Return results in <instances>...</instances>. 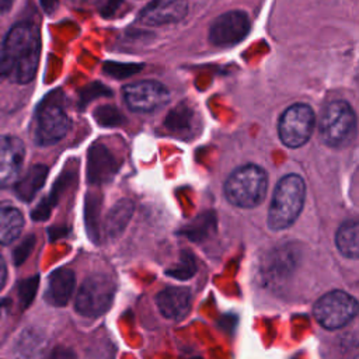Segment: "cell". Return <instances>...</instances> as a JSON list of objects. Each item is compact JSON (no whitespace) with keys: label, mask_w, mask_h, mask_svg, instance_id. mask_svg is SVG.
<instances>
[{"label":"cell","mask_w":359,"mask_h":359,"mask_svg":"<svg viewBox=\"0 0 359 359\" xmlns=\"http://www.w3.org/2000/svg\"><path fill=\"white\" fill-rule=\"evenodd\" d=\"M41 52L39 29L32 22L15 24L7 34L0 50L4 76L13 83L27 84L36 73Z\"/></svg>","instance_id":"cell-1"},{"label":"cell","mask_w":359,"mask_h":359,"mask_svg":"<svg viewBox=\"0 0 359 359\" xmlns=\"http://www.w3.org/2000/svg\"><path fill=\"white\" fill-rule=\"evenodd\" d=\"M304 195L306 185L302 177L287 174L280 178L268 210V226L278 231L293 224L303 209Z\"/></svg>","instance_id":"cell-2"},{"label":"cell","mask_w":359,"mask_h":359,"mask_svg":"<svg viewBox=\"0 0 359 359\" xmlns=\"http://www.w3.org/2000/svg\"><path fill=\"white\" fill-rule=\"evenodd\" d=\"M268 178L265 171L254 164H247L230 174L224 184L227 201L238 208H255L266 195Z\"/></svg>","instance_id":"cell-3"},{"label":"cell","mask_w":359,"mask_h":359,"mask_svg":"<svg viewBox=\"0 0 359 359\" xmlns=\"http://www.w3.org/2000/svg\"><path fill=\"white\" fill-rule=\"evenodd\" d=\"M356 130V116L352 107L342 100L330 102L320 119V137L330 147H344L351 143Z\"/></svg>","instance_id":"cell-4"},{"label":"cell","mask_w":359,"mask_h":359,"mask_svg":"<svg viewBox=\"0 0 359 359\" xmlns=\"http://www.w3.org/2000/svg\"><path fill=\"white\" fill-rule=\"evenodd\" d=\"M115 282L108 275L95 273L88 276L80 286L76 297V310L84 317H98L112 304Z\"/></svg>","instance_id":"cell-5"},{"label":"cell","mask_w":359,"mask_h":359,"mask_svg":"<svg viewBox=\"0 0 359 359\" xmlns=\"http://www.w3.org/2000/svg\"><path fill=\"white\" fill-rule=\"evenodd\" d=\"M70 128V119L60 101L53 95L39 105L34 125V139L36 144L49 146L63 139Z\"/></svg>","instance_id":"cell-6"},{"label":"cell","mask_w":359,"mask_h":359,"mask_svg":"<svg viewBox=\"0 0 359 359\" xmlns=\"http://www.w3.org/2000/svg\"><path fill=\"white\" fill-rule=\"evenodd\" d=\"M358 313V302L342 290H332L321 296L313 309L317 323L327 330L346 325Z\"/></svg>","instance_id":"cell-7"},{"label":"cell","mask_w":359,"mask_h":359,"mask_svg":"<svg viewBox=\"0 0 359 359\" xmlns=\"http://www.w3.org/2000/svg\"><path fill=\"white\" fill-rule=\"evenodd\" d=\"M314 129V112L306 104H293L279 118L278 132L287 147H300L311 136Z\"/></svg>","instance_id":"cell-8"},{"label":"cell","mask_w":359,"mask_h":359,"mask_svg":"<svg viewBox=\"0 0 359 359\" xmlns=\"http://www.w3.org/2000/svg\"><path fill=\"white\" fill-rule=\"evenodd\" d=\"M123 98L132 111L151 112L168 101L170 91L158 81L143 80L125 86Z\"/></svg>","instance_id":"cell-9"},{"label":"cell","mask_w":359,"mask_h":359,"mask_svg":"<svg viewBox=\"0 0 359 359\" xmlns=\"http://www.w3.org/2000/svg\"><path fill=\"white\" fill-rule=\"evenodd\" d=\"M250 32V20L244 11H227L213 20L209 28V42L216 46H230L241 42Z\"/></svg>","instance_id":"cell-10"},{"label":"cell","mask_w":359,"mask_h":359,"mask_svg":"<svg viewBox=\"0 0 359 359\" xmlns=\"http://www.w3.org/2000/svg\"><path fill=\"white\" fill-rule=\"evenodd\" d=\"M25 146L15 136H0V187H10L20 175Z\"/></svg>","instance_id":"cell-11"},{"label":"cell","mask_w":359,"mask_h":359,"mask_svg":"<svg viewBox=\"0 0 359 359\" xmlns=\"http://www.w3.org/2000/svg\"><path fill=\"white\" fill-rule=\"evenodd\" d=\"M188 11V0H151L139 14L147 25H165L181 21Z\"/></svg>","instance_id":"cell-12"},{"label":"cell","mask_w":359,"mask_h":359,"mask_svg":"<svg viewBox=\"0 0 359 359\" xmlns=\"http://www.w3.org/2000/svg\"><path fill=\"white\" fill-rule=\"evenodd\" d=\"M156 303L164 317L171 320H181L189 311L191 293L187 287H165L156 296Z\"/></svg>","instance_id":"cell-13"},{"label":"cell","mask_w":359,"mask_h":359,"mask_svg":"<svg viewBox=\"0 0 359 359\" xmlns=\"http://www.w3.org/2000/svg\"><path fill=\"white\" fill-rule=\"evenodd\" d=\"M74 273L67 268H59L53 271L48 279V289L45 299L49 304L56 307H63L72 297L74 290Z\"/></svg>","instance_id":"cell-14"},{"label":"cell","mask_w":359,"mask_h":359,"mask_svg":"<svg viewBox=\"0 0 359 359\" xmlns=\"http://www.w3.org/2000/svg\"><path fill=\"white\" fill-rule=\"evenodd\" d=\"M24 226L22 213L13 205L0 203V245L14 241Z\"/></svg>","instance_id":"cell-15"},{"label":"cell","mask_w":359,"mask_h":359,"mask_svg":"<svg viewBox=\"0 0 359 359\" xmlns=\"http://www.w3.org/2000/svg\"><path fill=\"white\" fill-rule=\"evenodd\" d=\"M48 175V168L43 164L32 165L28 172L15 184V194L18 198L24 202H29L34 199L36 192L42 188L45 184Z\"/></svg>","instance_id":"cell-16"},{"label":"cell","mask_w":359,"mask_h":359,"mask_svg":"<svg viewBox=\"0 0 359 359\" xmlns=\"http://www.w3.org/2000/svg\"><path fill=\"white\" fill-rule=\"evenodd\" d=\"M335 245L348 258L356 259L359 255V224L356 220H346L335 234Z\"/></svg>","instance_id":"cell-17"},{"label":"cell","mask_w":359,"mask_h":359,"mask_svg":"<svg viewBox=\"0 0 359 359\" xmlns=\"http://www.w3.org/2000/svg\"><path fill=\"white\" fill-rule=\"evenodd\" d=\"M133 212V205L130 203V201L123 199L119 201L112 210L108 215L107 219V231L111 236H116L118 233H121L123 230V227L126 226L130 215Z\"/></svg>","instance_id":"cell-18"},{"label":"cell","mask_w":359,"mask_h":359,"mask_svg":"<svg viewBox=\"0 0 359 359\" xmlns=\"http://www.w3.org/2000/svg\"><path fill=\"white\" fill-rule=\"evenodd\" d=\"M42 339L38 332L25 330L17 342V355L20 359H35L38 352H41Z\"/></svg>","instance_id":"cell-19"},{"label":"cell","mask_w":359,"mask_h":359,"mask_svg":"<svg viewBox=\"0 0 359 359\" xmlns=\"http://www.w3.org/2000/svg\"><path fill=\"white\" fill-rule=\"evenodd\" d=\"M38 283H39V278L36 275L20 282L18 296H20V304L22 309H27L31 304V302L34 300L36 289H38Z\"/></svg>","instance_id":"cell-20"},{"label":"cell","mask_w":359,"mask_h":359,"mask_svg":"<svg viewBox=\"0 0 359 359\" xmlns=\"http://www.w3.org/2000/svg\"><path fill=\"white\" fill-rule=\"evenodd\" d=\"M34 244H35V237L34 236H28L15 247V250L13 252L14 265H21L27 259V257L29 255L31 250L34 248Z\"/></svg>","instance_id":"cell-21"},{"label":"cell","mask_w":359,"mask_h":359,"mask_svg":"<svg viewBox=\"0 0 359 359\" xmlns=\"http://www.w3.org/2000/svg\"><path fill=\"white\" fill-rule=\"evenodd\" d=\"M102 1H104V0H67V3H69L72 7H74V8H81V10L100 6Z\"/></svg>","instance_id":"cell-22"},{"label":"cell","mask_w":359,"mask_h":359,"mask_svg":"<svg viewBox=\"0 0 359 359\" xmlns=\"http://www.w3.org/2000/svg\"><path fill=\"white\" fill-rule=\"evenodd\" d=\"M48 359H74V355L72 351L69 349H63V348H57L55 349Z\"/></svg>","instance_id":"cell-23"},{"label":"cell","mask_w":359,"mask_h":359,"mask_svg":"<svg viewBox=\"0 0 359 359\" xmlns=\"http://www.w3.org/2000/svg\"><path fill=\"white\" fill-rule=\"evenodd\" d=\"M6 278H7V266H6L3 257L0 255V290L3 289V286L6 283Z\"/></svg>","instance_id":"cell-24"},{"label":"cell","mask_w":359,"mask_h":359,"mask_svg":"<svg viewBox=\"0 0 359 359\" xmlns=\"http://www.w3.org/2000/svg\"><path fill=\"white\" fill-rule=\"evenodd\" d=\"M41 4H42V7H43V10H46L48 13H50V11L56 7L57 0H41Z\"/></svg>","instance_id":"cell-25"},{"label":"cell","mask_w":359,"mask_h":359,"mask_svg":"<svg viewBox=\"0 0 359 359\" xmlns=\"http://www.w3.org/2000/svg\"><path fill=\"white\" fill-rule=\"evenodd\" d=\"M13 3L14 0H0V14L10 11V8L13 7Z\"/></svg>","instance_id":"cell-26"},{"label":"cell","mask_w":359,"mask_h":359,"mask_svg":"<svg viewBox=\"0 0 359 359\" xmlns=\"http://www.w3.org/2000/svg\"><path fill=\"white\" fill-rule=\"evenodd\" d=\"M3 79H6V76H4V70H3L1 63H0V83H1V80H3Z\"/></svg>","instance_id":"cell-27"}]
</instances>
